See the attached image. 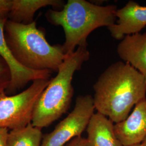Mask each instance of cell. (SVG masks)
<instances>
[{
  "instance_id": "30bf717a",
  "label": "cell",
  "mask_w": 146,
  "mask_h": 146,
  "mask_svg": "<svg viewBox=\"0 0 146 146\" xmlns=\"http://www.w3.org/2000/svg\"><path fill=\"white\" fill-rule=\"evenodd\" d=\"M117 52L125 62L146 75V32L125 35L118 44Z\"/></svg>"
},
{
  "instance_id": "ffe728a7",
  "label": "cell",
  "mask_w": 146,
  "mask_h": 146,
  "mask_svg": "<svg viewBox=\"0 0 146 146\" xmlns=\"http://www.w3.org/2000/svg\"><path fill=\"white\" fill-rule=\"evenodd\" d=\"M145 79H146V75H145Z\"/></svg>"
},
{
  "instance_id": "9a60e30c",
  "label": "cell",
  "mask_w": 146,
  "mask_h": 146,
  "mask_svg": "<svg viewBox=\"0 0 146 146\" xmlns=\"http://www.w3.org/2000/svg\"><path fill=\"white\" fill-rule=\"evenodd\" d=\"M11 6V0H0V21L8 19Z\"/></svg>"
},
{
  "instance_id": "277c9868",
  "label": "cell",
  "mask_w": 146,
  "mask_h": 146,
  "mask_svg": "<svg viewBox=\"0 0 146 146\" xmlns=\"http://www.w3.org/2000/svg\"><path fill=\"white\" fill-rule=\"evenodd\" d=\"M89 56L87 46L78 47L66 56L57 75L50 80L37 101L33 113V125L42 129L50 125L67 111L74 95L73 76Z\"/></svg>"
},
{
  "instance_id": "9c48e42d",
  "label": "cell",
  "mask_w": 146,
  "mask_h": 146,
  "mask_svg": "<svg viewBox=\"0 0 146 146\" xmlns=\"http://www.w3.org/2000/svg\"><path fill=\"white\" fill-rule=\"evenodd\" d=\"M117 23L108 28L111 36L122 40L125 35L140 33L146 26V7L129 1L116 12Z\"/></svg>"
},
{
  "instance_id": "2e32d148",
  "label": "cell",
  "mask_w": 146,
  "mask_h": 146,
  "mask_svg": "<svg viewBox=\"0 0 146 146\" xmlns=\"http://www.w3.org/2000/svg\"><path fill=\"white\" fill-rule=\"evenodd\" d=\"M64 146H88V145L86 139L80 136L73 139Z\"/></svg>"
},
{
  "instance_id": "ac0fdd59",
  "label": "cell",
  "mask_w": 146,
  "mask_h": 146,
  "mask_svg": "<svg viewBox=\"0 0 146 146\" xmlns=\"http://www.w3.org/2000/svg\"><path fill=\"white\" fill-rule=\"evenodd\" d=\"M140 146H146V137L145 139L143 140V141L141 142Z\"/></svg>"
},
{
  "instance_id": "8992f818",
  "label": "cell",
  "mask_w": 146,
  "mask_h": 146,
  "mask_svg": "<svg viewBox=\"0 0 146 146\" xmlns=\"http://www.w3.org/2000/svg\"><path fill=\"white\" fill-rule=\"evenodd\" d=\"M95 109L94 99L91 95L78 96L73 110L52 131L43 137L41 146H64L73 139L81 136Z\"/></svg>"
},
{
  "instance_id": "7a4b0ae2",
  "label": "cell",
  "mask_w": 146,
  "mask_h": 146,
  "mask_svg": "<svg viewBox=\"0 0 146 146\" xmlns=\"http://www.w3.org/2000/svg\"><path fill=\"white\" fill-rule=\"evenodd\" d=\"M116 5H97L86 0H68L60 11L49 9L47 21L63 28L65 41L62 44L65 55L74 52L76 47L88 46L87 40L94 30L115 24Z\"/></svg>"
},
{
  "instance_id": "7c38bea8",
  "label": "cell",
  "mask_w": 146,
  "mask_h": 146,
  "mask_svg": "<svg viewBox=\"0 0 146 146\" xmlns=\"http://www.w3.org/2000/svg\"><path fill=\"white\" fill-rule=\"evenodd\" d=\"M64 5V1L61 0H11L8 20L16 23L30 24L34 21L35 14L40 9L47 6L62 9Z\"/></svg>"
},
{
  "instance_id": "6da1fadb",
  "label": "cell",
  "mask_w": 146,
  "mask_h": 146,
  "mask_svg": "<svg viewBox=\"0 0 146 146\" xmlns=\"http://www.w3.org/2000/svg\"><path fill=\"white\" fill-rule=\"evenodd\" d=\"M95 108L114 123L125 119L131 110L146 99L145 76L127 63H112L93 86Z\"/></svg>"
},
{
  "instance_id": "52a82bcc",
  "label": "cell",
  "mask_w": 146,
  "mask_h": 146,
  "mask_svg": "<svg viewBox=\"0 0 146 146\" xmlns=\"http://www.w3.org/2000/svg\"><path fill=\"white\" fill-rule=\"evenodd\" d=\"M7 20L0 21V56L5 60L11 70V83L5 90L6 93L11 94L23 88L31 81L38 79H49L52 72L30 70L23 67L16 60L5 41L4 28Z\"/></svg>"
},
{
  "instance_id": "d6986e66",
  "label": "cell",
  "mask_w": 146,
  "mask_h": 146,
  "mask_svg": "<svg viewBox=\"0 0 146 146\" xmlns=\"http://www.w3.org/2000/svg\"><path fill=\"white\" fill-rule=\"evenodd\" d=\"M140 146V145H135V146Z\"/></svg>"
},
{
  "instance_id": "5bb4252c",
  "label": "cell",
  "mask_w": 146,
  "mask_h": 146,
  "mask_svg": "<svg viewBox=\"0 0 146 146\" xmlns=\"http://www.w3.org/2000/svg\"><path fill=\"white\" fill-rule=\"evenodd\" d=\"M11 73L9 66L0 56V94L5 92L11 83Z\"/></svg>"
},
{
  "instance_id": "8fae6325",
  "label": "cell",
  "mask_w": 146,
  "mask_h": 146,
  "mask_svg": "<svg viewBox=\"0 0 146 146\" xmlns=\"http://www.w3.org/2000/svg\"><path fill=\"white\" fill-rule=\"evenodd\" d=\"M86 130L88 146H122L115 134L114 122L98 112L92 116Z\"/></svg>"
},
{
  "instance_id": "4fadbf2b",
  "label": "cell",
  "mask_w": 146,
  "mask_h": 146,
  "mask_svg": "<svg viewBox=\"0 0 146 146\" xmlns=\"http://www.w3.org/2000/svg\"><path fill=\"white\" fill-rule=\"evenodd\" d=\"M42 139L41 129L31 123L9 131L7 146H41Z\"/></svg>"
},
{
  "instance_id": "5b68a950",
  "label": "cell",
  "mask_w": 146,
  "mask_h": 146,
  "mask_svg": "<svg viewBox=\"0 0 146 146\" xmlns=\"http://www.w3.org/2000/svg\"><path fill=\"white\" fill-rule=\"evenodd\" d=\"M50 81L36 80L26 90L14 95L0 94V128L13 130L31 123L35 105Z\"/></svg>"
},
{
  "instance_id": "ba28073f",
  "label": "cell",
  "mask_w": 146,
  "mask_h": 146,
  "mask_svg": "<svg viewBox=\"0 0 146 146\" xmlns=\"http://www.w3.org/2000/svg\"><path fill=\"white\" fill-rule=\"evenodd\" d=\"M114 131L122 146L141 144L146 137V99L136 104L125 119L114 124Z\"/></svg>"
},
{
  "instance_id": "3957f363",
  "label": "cell",
  "mask_w": 146,
  "mask_h": 146,
  "mask_svg": "<svg viewBox=\"0 0 146 146\" xmlns=\"http://www.w3.org/2000/svg\"><path fill=\"white\" fill-rule=\"evenodd\" d=\"M4 34L13 56L27 69L57 72L66 58L62 45L50 44L35 21L26 25L7 20Z\"/></svg>"
},
{
  "instance_id": "e0dca14e",
  "label": "cell",
  "mask_w": 146,
  "mask_h": 146,
  "mask_svg": "<svg viewBox=\"0 0 146 146\" xmlns=\"http://www.w3.org/2000/svg\"><path fill=\"white\" fill-rule=\"evenodd\" d=\"M8 133V129L6 128H0V146H7Z\"/></svg>"
}]
</instances>
